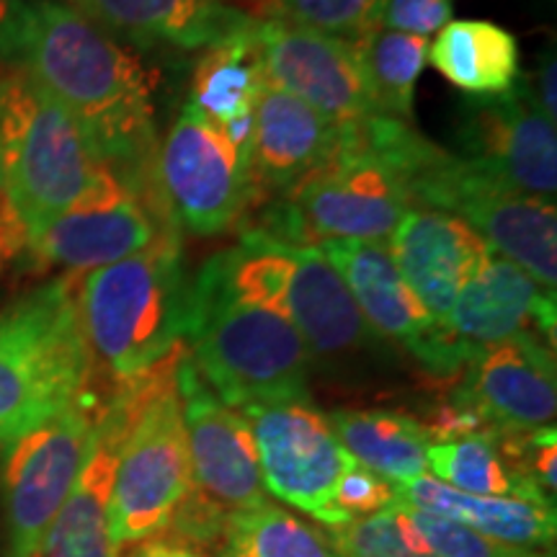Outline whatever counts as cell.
<instances>
[{
	"instance_id": "obj_31",
	"label": "cell",
	"mask_w": 557,
	"mask_h": 557,
	"mask_svg": "<svg viewBox=\"0 0 557 557\" xmlns=\"http://www.w3.org/2000/svg\"><path fill=\"white\" fill-rule=\"evenodd\" d=\"M329 537L341 557H434L416 534L398 500L372 517L333 527Z\"/></svg>"
},
{
	"instance_id": "obj_26",
	"label": "cell",
	"mask_w": 557,
	"mask_h": 557,
	"mask_svg": "<svg viewBox=\"0 0 557 557\" xmlns=\"http://www.w3.org/2000/svg\"><path fill=\"white\" fill-rule=\"evenodd\" d=\"M259 21L238 34L209 45L194 67L191 107L220 127L253 116L267 73H263Z\"/></svg>"
},
{
	"instance_id": "obj_8",
	"label": "cell",
	"mask_w": 557,
	"mask_h": 557,
	"mask_svg": "<svg viewBox=\"0 0 557 557\" xmlns=\"http://www.w3.org/2000/svg\"><path fill=\"white\" fill-rule=\"evenodd\" d=\"M410 209L416 207L406 184L369 148L357 124L344 127L336 156L284 191L256 230L295 248L331 240L387 243Z\"/></svg>"
},
{
	"instance_id": "obj_29",
	"label": "cell",
	"mask_w": 557,
	"mask_h": 557,
	"mask_svg": "<svg viewBox=\"0 0 557 557\" xmlns=\"http://www.w3.org/2000/svg\"><path fill=\"white\" fill-rule=\"evenodd\" d=\"M426 468L438 483L472 496H511L555 508L537 485L513 472L498 447V436H465L434 442L426 451Z\"/></svg>"
},
{
	"instance_id": "obj_32",
	"label": "cell",
	"mask_w": 557,
	"mask_h": 557,
	"mask_svg": "<svg viewBox=\"0 0 557 557\" xmlns=\"http://www.w3.org/2000/svg\"><path fill=\"white\" fill-rule=\"evenodd\" d=\"M400 508L434 557H524L529 553L527 547L504 545V542L485 537L455 519L438 517L434 511L406 504H400Z\"/></svg>"
},
{
	"instance_id": "obj_25",
	"label": "cell",
	"mask_w": 557,
	"mask_h": 557,
	"mask_svg": "<svg viewBox=\"0 0 557 557\" xmlns=\"http://www.w3.org/2000/svg\"><path fill=\"white\" fill-rule=\"evenodd\" d=\"M429 60L451 86L475 99L504 96L521 78L519 41L493 21H449L429 47Z\"/></svg>"
},
{
	"instance_id": "obj_13",
	"label": "cell",
	"mask_w": 557,
	"mask_h": 557,
	"mask_svg": "<svg viewBox=\"0 0 557 557\" xmlns=\"http://www.w3.org/2000/svg\"><path fill=\"white\" fill-rule=\"evenodd\" d=\"M320 250L333 263L374 336L406 346L438 377H449L470 364L472 354L442 329L410 292L389 256L387 243L331 240Z\"/></svg>"
},
{
	"instance_id": "obj_9",
	"label": "cell",
	"mask_w": 557,
	"mask_h": 557,
	"mask_svg": "<svg viewBox=\"0 0 557 557\" xmlns=\"http://www.w3.org/2000/svg\"><path fill=\"white\" fill-rule=\"evenodd\" d=\"M109 398L103 400L88 382L67 408L9 442L3 462L9 557L39 555L41 542L86 462L90 438Z\"/></svg>"
},
{
	"instance_id": "obj_38",
	"label": "cell",
	"mask_w": 557,
	"mask_h": 557,
	"mask_svg": "<svg viewBox=\"0 0 557 557\" xmlns=\"http://www.w3.org/2000/svg\"><path fill=\"white\" fill-rule=\"evenodd\" d=\"M26 0H0V67H3L5 54H9L13 37L24 16Z\"/></svg>"
},
{
	"instance_id": "obj_40",
	"label": "cell",
	"mask_w": 557,
	"mask_h": 557,
	"mask_svg": "<svg viewBox=\"0 0 557 557\" xmlns=\"http://www.w3.org/2000/svg\"><path fill=\"white\" fill-rule=\"evenodd\" d=\"M0 199H3V171H0Z\"/></svg>"
},
{
	"instance_id": "obj_27",
	"label": "cell",
	"mask_w": 557,
	"mask_h": 557,
	"mask_svg": "<svg viewBox=\"0 0 557 557\" xmlns=\"http://www.w3.org/2000/svg\"><path fill=\"white\" fill-rule=\"evenodd\" d=\"M325 418L341 447L393 485L426 475L431 438L416 418L398 410H333Z\"/></svg>"
},
{
	"instance_id": "obj_6",
	"label": "cell",
	"mask_w": 557,
	"mask_h": 557,
	"mask_svg": "<svg viewBox=\"0 0 557 557\" xmlns=\"http://www.w3.org/2000/svg\"><path fill=\"white\" fill-rule=\"evenodd\" d=\"M107 165L29 75L0 67V171L26 243L78 205Z\"/></svg>"
},
{
	"instance_id": "obj_42",
	"label": "cell",
	"mask_w": 557,
	"mask_h": 557,
	"mask_svg": "<svg viewBox=\"0 0 557 557\" xmlns=\"http://www.w3.org/2000/svg\"><path fill=\"white\" fill-rule=\"evenodd\" d=\"M124 557H135V553H132V555H124Z\"/></svg>"
},
{
	"instance_id": "obj_4",
	"label": "cell",
	"mask_w": 557,
	"mask_h": 557,
	"mask_svg": "<svg viewBox=\"0 0 557 557\" xmlns=\"http://www.w3.org/2000/svg\"><path fill=\"white\" fill-rule=\"evenodd\" d=\"M189 359L225 406L310 400L312 357L292 320L269 305L235 297L212 261L191 284Z\"/></svg>"
},
{
	"instance_id": "obj_21",
	"label": "cell",
	"mask_w": 557,
	"mask_h": 557,
	"mask_svg": "<svg viewBox=\"0 0 557 557\" xmlns=\"http://www.w3.org/2000/svg\"><path fill=\"white\" fill-rule=\"evenodd\" d=\"M344 127L267 81L253 109L250 173L259 194L289 191L341 148Z\"/></svg>"
},
{
	"instance_id": "obj_18",
	"label": "cell",
	"mask_w": 557,
	"mask_h": 557,
	"mask_svg": "<svg viewBox=\"0 0 557 557\" xmlns=\"http://www.w3.org/2000/svg\"><path fill=\"white\" fill-rule=\"evenodd\" d=\"M135 387L120 382L96 423L86 462L73 491L54 517L37 557H120L109 527V498L114 487L122 444L135 421Z\"/></svg>"
},
{
	"instance_id": "obj_15",
	"label": "cell",
	"mask_w": 557,
	"mask_h": 557,
	"mask_svg": "<svg viewBox=\"0 0 557 557\" xmlns=\"http://www.w3.org/2000/svg\"><path fill=\"white\" fill-rule=\"evenodd\" d=\"M263 73L336 127H357L382 116L361 78L351 41L274 16L256 29Z\"/></svg>"
},
{
	"instance_id": "obj_39",
	"label": "cell",
	"mask_w": 557,
	"mask_h": 557,
	"mask_svg": "<svg viewBox=\"0 0 557 557\" xmlns=\"http://www.w3.org/2000/svg\"><path fill=\"white\" fill-rule=\"evenodd\" d=\"M524 557H547V555H542V553H532V549H529V553H527Z\"/></svg>"
},
{
	"instance_id": "obj_7",
	"label": "cell",
	"mask_w": 557,
	"mask_h": 557,
	"mask_svg": "<svg viewBox=\"0 0 557 557\" xmlns=\"http://www.w3.org/2000/svg\"><path fill=\"white\" fill-rule=\"evenodd\" d=\"M186 357L189 346L181 344L148 372L127 380L135 387L137 408L109 498V527L116 549L163 532L191 491L189 438L178 385Z\"/></svg>"
},
{
	"instance_id": "obj_33",
	"label": "cell",
	"mask_w": 557,
	"mask_h": 557,
	"mask_svg": "<svg viewBox=\"0 0 557 557\" xmlns=\"http://www.w3.org/2000/svg\"><path fill=\"white\" fill-rule=\"evenodd\" d=\"M382 0H282L278 16L354 41L377 26Z\"/></svg>"
},
{
	"instance_id": "obj_11",
	"label": "cell",
	"mask_w": 557,
	"mask_h": 557,
	"mask_svg": "<svg viewBox=\"0 0 557 557\" xmlns=\"http://www.w3.org/2000/svg\"><path fill=\"white\" fill-rule=\"evenodd\" d=\"M171 225L160 194L137 189L107 165L78 205L34 235L26 250L39 269L88 274L139 253Z\"/></svg>"
},
{
	"instance_id": "obj_22",
	"label": "cell",
	"mask_w": 557,
	"mask_h": 557,
	"mask_svg": "<svg viewBox=\"0 0 557 557\" xmlns=\"http://www.w3.org/2000/svg\"><path fill=\"white\" fill-rule=\"evenodd\" d=\"M65 5L94 21L109 37L139 50L160 45L207 50L256 21L220 0H67Z\"/></svg>"
},
{
	"instance_id": "obj_20",
	"label": "cell",
	"mask_w": 557,
	"mask_h": 557,
	"mask_svg": "<svg viewBox=\"0 0 557 557\" xmlns=\"http://www.w3.org/2000/svg\"><path fill=\"white\" fill-rule=\"evenodd\" d=\"M387 248L423 310L436 325L449 329L447 320L459 289L487 253L480 235L455 214L416 207L393 230Z\"/></svg>"
},
{
	"instance_id": "obj_3",
	"label": "cell",
	"mask_w": 557,
	"mask_h": 557,
	"mask_svg": "<svg viewBox=\"0 0 557 557\" xmlns=\"http://www.w3.org/2000/svg\"><path fill=\"white\" fill-rule=\"evenodd\" d=\"M78 310L94 367L114 385L135 380L186 344L191 284L176 225L139 253L81 274Z\"/></svg>"
},
{
	"instance_id": "obj_19",
	"label": "cell",
	"mask_w": 557,
	"mask_h": 557,
	"mask_svg": "<svg viewBox=\"0 0 557 557\" xmlns=\"http://www.w3.org/2000/svg\"><path fill=\"white\" fill-rule=\"evenodd\" d=\"M447 325L472 357L517 336H537L555 346V295L487 248L475 274L459 289Z\"/></svg>"
},
{
	"instance_id": "obj_2",
	"label": "cell",
	"mask_w": 557,
	"mask_h": 557,
	"mask_svg": "<svg viewBox=\"0 0 557 557\" xmlns=\"http://www.w3.org/2000/svg\"><path fill=\"white\" fill-rule=\"evenodd\" d=\"M361 137L398 173L413 207L455 214L487 248L524 269L542 289H557V212L555 201L527 197L462 156L442 150L408 122L374 116L361 124Z\"/></svg>"
},
{
	"instance_id": "obj_16",
	"label": "cell",
	"mask_w": 557,
	"mask_h": 557,
	"mask_svg": "<svg viewBox=\"0 0 557 557\" xmlns=\"http://www.w3.org/2000/svg\"><path fill=\"white\" fill-rule=\"evenodd\" d=\"M178 385L189 438L191 491L225 517L259 506L267 496L248 421L209 389L189 357L181 364Z\"/></svg>"
},
{
	"instance_id": "obj_14",
	"label": "cell",
	"mask_w": 557,
	"mask_h": 557,
	"mask_svg": "<svg viewBox=\"0 0 557 557\" xmlns=\"http://www.w3.org/2000/svg\"><path fill=\"white\" fill-rule=\"evenodd\" d=\"M465 160L508 189L555 201L557 132L537 107L527 78L504 96L472 101L462 116Z\"/></svg>"
},
{
	"instance_id": "obj_5",
	"label": "cell",
	"mask_w": 557,
	"mask_h": 557,
	"mask_svg": "<svg viewBox=\"0 0 557 557\" xmlns=\"http://www.w3.org/2000/svg\"><path fill=\"white\" fill-rule=\"evenodd\" d=\"M78 282L41 284L0 310V442L50 421L94 380Z\"/></svg>"
},
{
	"instance_id": "obj_1",
	"label": "cell",
	"mask_w": 557,
	"mask_h": 557,
	"mask_svg": "<svg viewBox=\"0 0 557 557\" xmlns=\"http://www.w3.org/2000/svg\"><path fill=\"white\" fill-rule=\"evenodd\" d=\"M3 67L21 70L58 101L132 186L156 191L152 78L120 41L60 0H26Z\"/></svg>"
},
{
	"instance_id": "obj_34",
	"label": "cell",
	"mask_w": 557,
	"mask_h": 557,
	"mask_svg": "<svg viewBox=\"0 0 557 557\" xmlns=\"http://www.w3.org/2000/svg\"><path fill=\"white\" fill-rule=\"evenodd\" d=\"M395 504V487L377 472L367 470L354 459L344 475H341L336 491H333V508L344 524L361 517L385 511L387 506Z\"/></svg>"
},
{
	"instance_id": "obj_10",
	"label": "cell",
	"mask_w": 557,
	"mask_h": 557,
	"mask_svg": "<svg viewBox=\"0 0 557 557\" xmlns=\"http://www.w3.org/2000/svg\"><path fill=\"white\" fill-rule=\"evenodd\" d=\"M156 184L173 222L191 235L227 233L261 197L248 152L191 103L160 143Z\"/></svg>"
},
{
	"instance_id": "obj_30",
	"label": "cell",
	"mask_w": 557,
	"mask_h": 557,
	"mask_svg": "<svg viewBox=\"0 0 557 557\" xmlns=\"http://www.w3.org/2000/svg\"><path fill=\"white\" fill-rule=\"evenodd\" d=\"M220 557H341L329 534L271 500L233 513Z\"/></svg>"
},
{
	"instance_id": "obj_37",
	"label": "cell",
	"mask_w": 557,
	"mask_h": 557,
	"mask_svg": "<svg viewBox=\"0 0 557 557\" xmlns=\"http://www.w3.org/2000/svg\"><path fill=\"white\" fill-rule=\"evenodd\" d=\"M135 557H209V555L184 545V542L165 537V534H156V537L139 542V547L135 549Z\"/></svg>"
},
{
	"instance_id": "obj_36",
	"label": "cell",
	"mask_w": 557,
	"mask_h": 557,
	"mask_svg": "<svg viewBox=\"0 0 557 557\" xmlns=\"http://www.w3.org/2000/svg\"><path fill=\"white\" fill-rule=\"evenodd\" d=\"M555 81H557L555 52H549L547 58L542 60V65L537 70V75H534V81H527V86H529V90H532L537 107L545 111L547 120H553V122H557V88H555Z\"/></svg>"
},
{
	"instance_id": "obj_41",
	"label": "cell",
	"mask_w": 557,
	"mask_h": 557,
	"mask_svg": "<svg viewBox=\"0 0 557 557\" xmlns=\"http://www.w3.org/2000/svg\"><path fill=\"white\" fill-rule=\"evenodd\" d=\"M3 261H5V256H3V250H0V269H3Z\"/></svg>"
},
{
	"instance_id": "obj_35",
	"label": "cell",
	"mask_w": 557,
	"mask_h": 557,
	"mask_svg": "<svg viewBox=\"0 0 557 557\" xmlns=\"http://www.w3.org/2000/svg\"><path fill=\"white\" fill-rule=\"evenodd\" d=\"M455 16V0H382L374 29L429 39Z\"/></svg>"
},
{
	"instance_id": "obj_23",
	"label": "cell",
	"mask_w": 557,
	"mask_h": 557,
	"mask_svg": "<svg viewBox=\"0 0 557 557\" xmlns=\"http://www.w3.org/2000/svg\"><path fill=\"white\" fill-rule=\"evenodd\" d=\"M282 312L292 320L310 357L338 359L364 348L374 333L354 302L351 292L320 248H295Z\"/></svg>"
},
{
	"instance_id": "obj_17",
	"label": "cell",
	"mask_w": 557,
	"mask_h": 557,
	"mask_svg": "<svg viewBox=\"0 0 557 557\" xmlns=\"http://www.w3.org/2000/svg\"><path fill=\"white\" fill-rule=\"evenodd\" d=\"M547 341L517 336L480 348L459 389L496 434H529L555 423V357Z\"/></svg>"
},
{
	"instance_id": "obj_12",
	"label": "cell",
	"mask_w": 557,
	"mask_h": 557,
	"mask_svg": "<svg viewBox=\"0 0 557 557\" xmlns=\"http://www.w3.org/2000/svg\"><path fill=\"white\" fill-rule=\"evenodd\" d=\"M259 451L263 487L284 504L323 524L341 527L333 491L354 457L341 447L329 418L310 400L263 403L243 408Z\"/></svg>"
},
{
	"instance_id": "obj_28",
	"label": "cell",
	"mask_w": 557,
	"mask_h": 557,
	"mask_svg": "<svg viewBox=\"0 0 557 557\" xmlns=\"http://www.w3.org/2000/svg\"><path fill=\"white\" fill-rule=\"evenodd\" d=\"M351 50L380 114L408 122L418 78L429 62V39L372 29L354 39Z\"/></svg>"
},
{
	"instance_id": "obj_24",
	"label": "cell",
	"mask_w": 557,
	"mask_h": 557,
	"mask_svg": "<svg viewBox=\"0 0 557 557\" xmlns=\"http://www.w3.org/2000/svg\"><path fill=\"white\" fill-rule=\"evenodd\" d=\"M395 500L434 511L438 517L455 519L459 524L475 529L485 537L513 547H545L555 542V508L534 500L511 496H472L438 483L431 475H418L408 483H398Z\"/></svg>"
}]
</instances>
